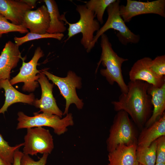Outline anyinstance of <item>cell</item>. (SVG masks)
Segmentation results:
<instances>
[{
	"mask_svg": "<svg viewBox=\"0 0 165 165\" xmlns=\"http://www.w3.org/2000/svg\"><path fill=\"white\" fill-rule=\"evenodd\" d=\"M149 85L142 81H130L127 93H122L118 101L112 102L115 111L125 112L141 130L152 112L151 97L147 92Z\"/></svg>",
	"mask_w": 165,
	"mask_h": 165,
	"instance_id": "obj_1",
	"label": "cell"
},
{
	"mask_svg": "<svg viewBox=\"0 0 165 165\" xmlns=\"http://www.w3.org/2000/svg\"><path fill=\"white\" fill-rule=\"evenodd\" d=\"M101 37V53L96 73L101 63L106 68L101 69V74L105 77L109 84L113 85L116 82L122 93H126L128 88L123 78L121 67L123 62L128 59L120 57L114 51L106 35L103 34Z\"/></svg>",
	"mask_w": 165,
	"mask_h": 165,
	"instance_id": "obj_2",
	"label": "cell"
},
{
	"mask_svg": "<svg viewBox=\"0 0 165 165\" xmlns=\"http://www.w3.org/2000/svg\"><path fill=\"white\" fill-rule=\"evenodd\" d=\"M120 0H116L107 7V19L103 26L97 32L93 41L86 50L87 53L90 52L94 47L99 37L110 29L118 31L117 36L119 40L124 45L130 43L136 44L139 42L140 35L134 34L129 29L120 14Z\"/></svg>",
	"mask_w": 165,
	"mask_h": 165,
	"instance_id": "obj_3",
	"label": "cell"
},
{
	"mask_svg": "<svg viewBox=\"0 0 165 165\" xmlns=\"http://www.w3.org/2000/svg\"><path fill=\"white\" fill-rule=\"evenodd\" d=\"M76 9L80 16L79 19L77 22L69 23L65 17V13L60 15V20L69 25L68 38L66 41L76 34L81 33L82 37L81 43L86 50L93 40L94 33L100 28V24L95 19L96 16L94 13L88 9L85 5L77 6Z\"/></svg>",
	"mask_w": 165,
	"mask_h": 165,
	"instance_id": "obj_4",
	"label": "cell"
},
{
	"mask_svg": "<svg viewBox=\"0 0 165 165\" xmlns=\"http://www.w3.org/2000/svg\"><path fill=\"white\" fill-rule=\"evenodd\" d=\"M34 116H27L22 112L17 113L18 123L17 130L35 127L46 126L52 128L54 133L60 135L68 130L67 127L74 124L73 117L71 113H68L63 118L54 115L44 113H33Z\"/></svg>",
	"mask_w": 165,
	"mask_h": 165,
	"instance_id": "obj_5",
	"label": "cell"
},
{
	"mask_svg": "<svg viewBox=\"0 0 165 165\" xmlns=\"http://www.w3.org/2000/svg\"><path fill=\"white\" fill-rule=\"evenodd\" d=\"M137 140L134 127L128 114L123 110L117 112L106 141L108 151H113L120 144H137Z\"/></svg>",
	"mask_w": 165,
	"mask_h": 165,
	"instance_id": "obj_6",
	"label": "cell"
},
{
	"mask_svg": "<svg viewBox=\"0 0 165 165\" xmlns=\"http://www.w3.org/2000/svg\"><path fill=\"white\" fill-rule=\"evenodd\" d=\"M42 72L49 80H51L59 88L61 94L66 100L65 107L63 115L68 113L70 105L75 104L79 109H82L84 103L77 95L76 89L81 87V78L72 71H69L65 77L62 78L55 75L47 71L43 70Z\"/></svg>",
	"mask_w": 165,
	"mask_h": 165,
	"instance_id": "obj_7",
	"label": "cell"
},
{
	"mask_svg": "<svg viewBox=\"0 0 165 165\" xmlns=\"http://www.w3.org/2000/svg\"><path fill=\"white\" fill-rule=\"evenodd\" d=\"M24 140L23 153L26 155L50 154L54 147L53 137L49 130L42 127L27 128Z\"/></svg>",
	"mask_w": 165,
	"mask_h": 165,
	"instance_id": "obj_8",
	"label": "cell"
},
{
	"mask_svg": "<svg viewBox=\"0 0 165 165\" xmlns=\"http://www.w3.org/2000/svg\"><path fill=\"white\" fill-rule=\"evenodd\" d=\"M44 55L43 51L40 47L35 50L31 59L28 62H25L22 57V64L18 74L9 80L12 85L23 82L24 85L22 90L24 91H33L38 86L37 80L39 77V73L41 71L37 69L39 59Z\"/></svg>",
	"mask_w": 165,
	"mask_h": 165,
	"instance_id": "obj_9",
	"label": "cell"
},
{
	"mask_svg": "<svg viewBox=\"0 0 165 165\" xmlns=\"http://www.w3.org/2000/svg\"><path fill=\"white\" fill-rule=\"evenodd\" d=\"M125 6H120V14L125 22H130L136 16L154 14L165 17V0H157L142 2L127 0Z\"/></svg>",
	"mask_w": 165,
	"mask_h": 165,
	"instance_id": "obj_10",
	"label": "cell"
},
{
	"mask_svg": "<svg viewBox=\"0 0 165 165\" xmlns=\"http://www.w3.org/2000/svg\"><path fill=\"white\" fill-rule=\"evenodd\" d=\"M37 80L40 84L42 95L40 99H35L33 105L40 109L38 112H42L49 115H54L62 118L63 113L57 105L53 94L54 84L50 83L45 75L41 71Z\"/></svg>",
	"mask_w": 165,
	"mask_h": 165,
	"instance_id": "obj_11",
	"label": "cell"
},
{
	"mask_svg": "<svg viewBox=\"0 0 165 165\" xmlns=\"http://www.w3.org/2000/svg\"><path fill=\"white\" fill-rule=\"evenodd\" d=\"M36 1L0 0V14L12 24L21 26L25 13L35 7Z\"/></svg>",
	"mask_w": 165,
	"mask_h": 165,
	"instance_id": "obj_12",
	"label": "cell"
},
{
	"mask_svg": "<svg viewBox=\"0 0 165 165\" xmlns=\"http://www.w3.org/2000/svg\"><path fill=\"white\" fill-rule=\"evenodd\" d=\"M152 60L146 57L135 62L129 72L130 81H142L156 87H160L165 83V77L160 78L151 70L150 65Z\"/></svg>",
	"mask_w": 165,
	"mask_h": 165,
	"instance_id": "obj_13",
	"label": "cell"
},
{
	"mask_svg": "<svg viewBox=\"0 0 165 165\" xmlns=\"http://www.w3.org/2000/svg\"><path fill=\"white\" fill-rule=\"evenodd\" d=\"M50 19L46 6L43 5L35 10H29L25 13L21 26L29 29L30 32L44 34L47 32Z\"/></svg>",
	"mask_w": 165,
	"mask_h": 165,
	"instance_id": "obj_14",
	"label": "cell"
},
{
	"mask_svg": "<svg viewBox=\"0 0 165 165\" xmlns=\"http://www.w3.org/2000/svg\"><path fill=\"white\" fill-rule=\"evenodd\" d=\"M19 47L10 41L6 43L0 55V80L10 79L11 70L22 58Z\"/></svg>",
	"mask_w": 165,
	"mask_h": 165,
	"instance_id": "obj_15",
	"label": "cell"
},
{
	"mask_svg": "<svg viewBox=\"0 0 165 165\" xmlns=\"http://www.w3.org/2000/svg\"><path fill=\"white\" fill-rule=\"evenodd\" d=\"M137 146L136 143L118 145L109 152L107 165H138L136 155Z\"/></svg>",
	"mask_w": 165,
	"mask_h": 165,
	"instance_id": "obj_16",
	"label": "cell"
},
{
	"mask_svg": "<svg viewBox=\"0 0 165 165\" xmlns=\"http://www.w3.org/2000/svg\"><path fill=\"white\" fill-rule=\"evenodd\" d=\"M3 89L5 91V100L0 109V114H4L8 107L13 104L21 102L33 105L35 100L33 93L29 95L22 94L14 88L8 79L0 80V89Z\"/></svg>",
	"mask_w": 165,
	"mask_h": 165,
	"instance_id": "obj_17",
	"label": "cell"
},
{
	"mask_svg": "<svg viewBox=\"0 0 165 165\" xmlns=\"http://www.w3.org/2000/svg\"><path fill=\"white\" fill-rule=\"evenodd\" d=\"M147 92L151 97L153 108L151 116L145 125L146 127L153 124L165 112V83L160 87H156L149 84Z\"/></svg>",
	"mask_w": 165,
	"mask_h": 165,
	"instance_id": "obj_18",
	"label": "cell"
},
{
	"mask_svg": "<svg viewBox=\"0 0 165 165\" xmlns=\"http://www.w3.org/2000/svg\"><path fill=\"white\" fill-rule=\"evenodd\" d=\"M165 136V113L148 127L142 129L138 139L137 146H147L160 137Z\"/></svg>",
	"mask_w": 165,
	"mask_h": 165,
	"instance_id": "obj_19",
	"label": "cell"
},
{
	"mask_svg": "<svg viewBox=\"0 0 165 165\" xmlns=\"http://www.w3.org/2000/svg\"><path fill=\"white\" fill-rule=\"evenodd\" d=\"M49 13L50 23L47 33H63L66 30L64 22L60 20V13L57 4L54 0H44Z\"/></svg>",
	"mask_w": 165,
	"mask_h": 165,
	"instance_id": "obj_20",
	"label": "cell"
},
{
	"mask_svg": "<svg viewBox=\"0 0 165 165\" xmlns=\"http://www.w3.org/2000/svg\"><path fill=\"white\" fill-rule=\"evenodd\" d=\"M156 140L149 146H137L136 159L142 165H155L156 160Z\"/></svg>",
	"mask_w": 165,
	"mask_h": 165,
	"instance_id": "obj_21",
	"label": "cell"
},
{
	"mask_svg": "<svg viewBox=\"0 0 165 165\" xmlns=\"http://www.w3.org/2000/svg\"><path fill=\"white\" fill-rule=\"evenodd\" d=\"M116 0H90L86 2L87 8L93 12L100 24L103 23V16L105 10Z\"/></svg>",
	"mask_w": 165,
	"mask_h": 165,
	"instance_id": "obj_22",
	"label": "cell"
},
{
	"mask_svg": "<svg viewBox=\"0 0 165 165\" xmlns=\"http://www.w3.org/2000/svg\"><path fill=\"white\" fill-rule=\"evenodd\" d=\"M23 145L24 143L14 146H10L0 134V157L8 163L13 164L14 152Z\"/></svg>",
	"mask_w": 165,
	"mask_h": 165,
	"instance_id": "obj_23",
	"label": "cell"
},
{
	"mask_svg": "<svg viewBox=\"0 0 165 165\" xmlns=\"http://www.w3.org/2000/svg\"><path fill=\"white\" fill-rule=\"evenodd\" d=\"M64 35L63 33L50 34L47 32L44 34H39L28 32L23 37H14V40L15 43L19 46L27 42L41 38H53L60 41Z\"/></svg>",
	"mask_w": 165,
	"mask_h": 165,
	"instance_id": "obj_24",
	"label": "cell"
},
{
	"mask_svg": "<svg viewBox=\"0 0 165 165\" xmlns=\"http://www.w3.org/2000/svg\"><path fill=\"white\" fill-rule=\"evenodd\" d=\"M18 32L21 34L29 32L28 29L22 26L15 25L9 22L3 16L0 14V37L2 34L9 32Z\"/></svg>",
	"mask_w": 165,
	"mask_h": 165,
	"instance_id": "obj_25",
	"label": "cell"
},
{
	"mask_svg": "<svg viewBox=\"0 0 165 165\" xmlns=\"http://www.w3.org/2000/svg\"><path fill=\"white\" fill-rule=\"evenodd\" d=\"M150 68L152 72L160 78L165 77V55L158 56L152 60Z\"/></svg>",
	"mask_w": 165,
	"mask_h": 165,
	"instance_id": "obj_26",
	"label": "cell"
},
{
	"mask_svg": "<svg viewBox=\"0 0 165 165\" xmlns=\"http://www.w3.org/2000/svg\"><path fill=\"white\" fill-rule=\"evenodd\" d=\"M156 141V163H165V136L160 137Z\"/></svg>",
	"mask_w": 165,
	"mask_h": 165,
	"instance_id": "obj_27",
	"label": "cell"
},
{
	"mask_svg": "<svg viewBox=\"0 0 165 165\" xmlns=\"http://www.w3.org/2000/svg\"><path fill=\"white\" fill-rule=\"evenodd\" d=\"M48 154L44 153L37 161H35L28 155L24 154L20 162V165H46Z\"/></svg>",
	"mask_w": 165,
	"mask_h": 165,
	"instance_id": "obj_28",
	"label": "cell"
},
{
	"mask_svg": "<svg viewBox=\"0 0 165 165\" xmlns=\"http://www.w3.org/2000/svg\"><path fill=\"white\" fill-rule=\"evenodd\" d=\"M23 155V152L19 151V149L16 150L14 154L13 165H20V160Z\"/></svg>",
	"mask_w": 165,
	"mask_h": 165,
	"instance_id": "obj_29",
	"label": "cell"
},
{
	"mask_svg": "<svg viewBox=\"0 0 165 165\" xmlns=\"http://www.w3.org/2000/svg\"><path fill=\"white\" fill-rule=\"evenodd\" d=\"M0 165H13L5 162L0 157Z\"/></svg>",
	"mask_w": 165,
	"mask_h": 165,
	"instance_id": "obj_30",
	"label": "cell"
},
{
	"mask_svg": "<svg viewBox=\"0 0 165 165\" xmlns=\"http://www.w3.org/2000/svg\"><path fill=\"white\" fill-rule=\"evenodd\" d=\"M155 165H165V163H156Z\"/></svg>",
	"mask_w": 165,
	"mask_h": 165,
	"instance_id": "obj_31",
	"label": "cell"
},
{
	"mask_svg": "<svg viewBox=\"0 0 165 165\" xmlns=\"http://www.w3.org/2000/svg\"><path fill=\"white\" fill-rule=\"evenodd\" d=\"M138 165H141V164H140L139 163V164H138Z\"/></svg>",
	"mask_w": 165,
	"mask_h": 165,
	"instance_id": "obj_32",
	"label": "cell"
},
{
	"mask_svg": "<svg viewBox=\"0 0 165 165\" xmlns=\"http://www.w3.org/2000/svg\"><path fill=\"white\" fill-rule=\"evenodd\" d=\"M1 37H0V38H1Z\"/></svg>",
	"mask_w": 165,
	"mask_h": 165,
	"instance_id": "obj_33",
	"label": "cell"
}]
</instances>
